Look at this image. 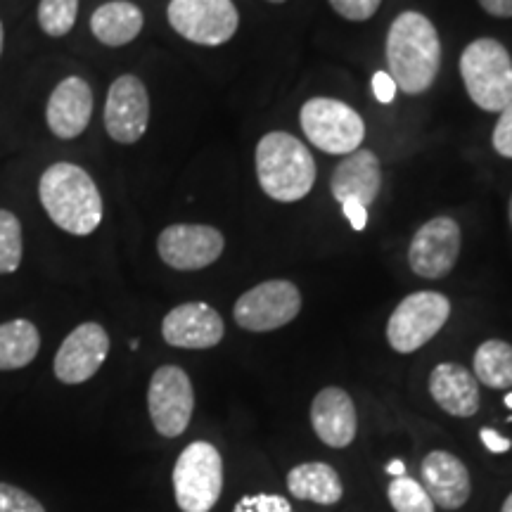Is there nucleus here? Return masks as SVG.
I'll return each instance as SVG.
<instances>
[{"label":"nucleus","instance_id":"4be33fe9","mask_svg":"<svg viewBox=\"0 0 512 512\" xmlns=\"http://www.w3.org/2000/svg\"><path fill=\"white\" fill-rule=\"evenodd\" d=\"M145 17L138 5L128 3V0H110V3L100 5L91 15V31L102 46L121 48L136 41L140 31H143Z\"/></svg>","mask_w":512,"mask_h":512},{"label":"nucleus","instance_id":"dca6fc26","mask_svg":"<svg viewBox=\"0 0 512 512\" xmlns=\"http://www.w3.org/2000/svg\"><path fill=\"white\" fill-rule=\"evenodd\" d=\"M93 117V91L81 76H67L53 88L46 107L50 133L62 140H74L86 131Z\"/></svg>","mask_w":512,"mask_h":512},{"label":"nucleus","instance_id":"c9c22d12","mask_svg":"<svg viewBox=\"0 0 512 512\" xmlns=\"http://www.w3.org/2000/svg\"><path fill=\"white\" fill-rule=\"evenodd\" d=\"M387 472L394 477H403L406 475V463H403V460H392V463L387 465Z\"/></svg>","mask_w":512,"mask_h":512},{"label":"nucleus","instance_id":"412c9836","mask_svg":"<svg viewBox=\"0 0 512 512\" xmlns=\"http://www.w3.org/2000/svg\"><path fill=\"white\" fill-rule=\"evenodd\" d=\"M287 491L297 501L337 505L344 496L342 477L328 463H302L287 472Z\"/></svg>","mask_w":512,"mask_h":512},{"label":"nucleus","instance_id":"20e7f679","mask_svg":"<svg viewBox=\"0 0 512 512\" xmlns=\"http://www.w3.org/2000/svg\"><path fill=\"white\" fill-rule=\"evenodd\" d=\"M460 76L479 110L503 112L512 102V57L496 38H477L463 50Z\"/></svg>","mask_w":512,"mask_h":512},{"label":"nucleus","instance_id":"a878e982","mask_svg":"<svg viewBox=\"0 0 512 512\" xmlns=\"http://www.w3.org/2000/svg\"><path fill=\"white\" fill-rule=\"evenodd\" d=\"M22 223L12 211L0 209V275L15 273L22 264Z\"/></svg>","mask_w":512,"mask_h":512},{"label":"nucleus","instance_id":"f03ea898","mask_svg":"<svg viewBox=\"0 0 512 512\" xmlns=\"http://www.w3.org/2000/svg\"><path fill=\"white\" fill-rule=\"evenodd\" d=\"M38 197L57 228L69 235H91L102 221V197L86 169L72 162L50 164L38 181Z\"/></svg>","mask_w":512,"mask_h":512},{"label":"nucleus","instance_id":"7c9ffc66","mask_svg":"<svg viewBox=\"0 0 512 512\" xmlns=\"http://www.w3.org/2000/svg\"><path fill=\"white\" fill-rule=\"evenodd\" d=\"M494 150L501 157L512 159V102L498 117V124L494 128Z\"/></svg>","mask_w":512,"mask_h":512},{"label":"nucleus","instance_id":"2f4dec72","mask_svg":"<svg viewBox=\"0 0 512 512\" xmlns=\"http://www.w3.org/2000/svg\"><path fill=\"white\" fill-rule=\"evenodd\" d=\"M396 91H399V88H396L394 79L387 72H377L373 76V93H375L377 102H382V105H389V102L394 100Z\"/></svg>","mask_w":512,"mask_h":512},{"label":"nucleus","instance_id":"72a5a7b5","mask_svg":"<svg viewBox=\"0 0 512 512\" xmlns=\"http://www.w3.org/2000/svg\"><path fill=\"white\" fill-rule=\"evenodd\" d=\"M342 209H344V216H347L351 226H354V230H363L368 226V209L366 207H361V204H356V202H344Z\"/></svg>","mask_w":512,"mask_h":512},{"label":"nucleus","instance_id":"bb28decb","mask_svg":"<svg viewBox=\"0 0 512 512\" xmlns=\"http://www.w3.org/2000/svg\"><path fill=\"white\" fill-rule=\"evenodd\" d=\"M79 17V0H41L38 3V27L48 36L60 38L74 29Z\"/></svg>","mask_w":512,"mask_h":512},{"label":"nucleus","instance_id":"58836bf2","mask_svg":"<svg viewBox=\"0 0 512 512\" xmlns=\"http://www.w3.org/2000/svg\"><path fill=\"white\" fill-rule=\"evenodd\" d=\"M505 406H508V408H512V394H508V396H505Z\"/></svg>","mask_w":512,"mask_h":512},{"label":"nucleus","instance_id":"c85d7f7f","mask_svg":"<svg viewBox=\"0 0 512 512\" xmlns=\"http://www.w3.org/2000/svg\"><path fill=\"white\" fill-rule=\"evenodd\" d=\"M0 512H46V508L19 486L0 482Z\"/></svg>","mask_w":512,"mask_h":512},{"label":"nucleus","instance_id":"423d86ee","mask_svg":"<svg viewBox=\"0 0 512 512\" xmlns=\"http://www.w3.org/2000/svg\"><path fill=\"white\" fill-rule=\"evenodd\" d=\"M299 121H302V131L309 143L328 155L347 157L351 152L361 150L363 140H366V124H363L361 114L347 102L335 98L306 100Z\"/></svg>","mask_w":512,"mask_h":512},{"label":"nucleus","instance_id":"f704fd0d","mask_svg":"<svg viewBox=\"0 0 512 512\" xmlns=\"http://www.w3.org/2000/svg\"><path fill=\"white\" fill-rule=\"evenodd\" d=\"M479 5L494 17H512V0H479Z\"/></svg>","mask_w":512,"mask_h":512},{"label":"nucleus","instance_id":"0eeeda50","mask_svg":"<svg viewBox=\"0 0 512 512\" xmlns=\"http://www.w3.org/2000/svg\"><path fill=\"white\" fill-rule=\"evenodd\" d=\"M451 302L441 292H413L403 297L387 323V342L396 354H413L446 325Z\"/></svg>","mask_w":512,"mask_h":512},{"label":"nucleus","instance_id":"9d476101","mask_svg":"<svg viewBox=\"0 0 512 512\" xmlns=\"http://www.w3.org/2000/svg\"><path fill=\"white\" fill-rule=\"evenodd\" d=\"M147 411L162 437H181L188 430L195 411V392L188 373L178 366H162L150 377Z\"/></svg>","mask_w":512,"mask_h":512},{"label":"nucleus","instance_id":"5701e85b","mask_svg":"<svg viewBox=\"0 0 512 512\" xmlns=\"http://www.w3.org/2000/svg\"><path fill=\"white\" fill-rule=\"evenodd\" d=\"M41 349L38 328L27 318L0 325V370L27 368Z\"/></svg>","mask_w":512,"mask_h":512},{"label":"nucleus","instance_id":"aec40b11","mask_svg":"<svg viewBox=\"0 0 512 512\" xmlns=\"http://www.w3.org/2000/svg\"><path fill=\"white\" fill-rule=\"evenodd\" d=\"M430 394L453 418H472L479 411V382L458 363H439L430 375Z\"/></svg>","mask_w":512,"mask_h":512},{"label":"nucleus","instance_id":"f257e3e1","mask_svg":"<svg viewBox=\"0 0 512 512\" xmlns=\"http://www.w3.org/2000/svg\"><path fill=\"white\" fill-rule=\"evenodd\" d=\"M441 41L434 24L422 12L406 10L394 19L387 34V67L396 88L420 95L437 81Z\"/></svg>","mask_w":512,"mask_h":512},{"label":"nucleus","instance_id":"393cba45","mask_svg":"<svg viewBox=\"0 0 512 512\" xmlns=\"http://www.w3.org/2000/svg\"><path fill=\"white\" fill-rule=\"evenodd\" d=\"M387 496L394 512H437V505H434L430 494L413 477H394Z\"/></svg>","mask_w":512,"mask_h":512},{"label":"nucleus","instance_id":"9b49d317","mask_svg":"<svg viewBox=\"0 0 512 512\" xmlns=\"http://www.w3.org/2000/svg\"><path fill=\"white\" fill-rule=\"evenodd\" d=\"M226 238L214 226L174 223L164 228L157 240L159 259L174 271H202L223 254Z\"/></svg>","mask_w":512,"mask_h":512},{"label":"nucleus","instance_id":"2eb2a0df","mask_svg":"<svg viewBox=\"0 0 512 512\" xmlns=\"http://www.w3.org/2000/svg\"><path fill=\"white\" fill-rule=\"evenodd\" d=\"M226 335L221 313L204 302L176 306L164 316L162 337L176 349H211Z\"/></svg>","mask_w":512,"mask_h":512},{"label":"nucleus","instance_id":"ea45409f","mask_svg":"<svg viewBox=\"0 0 512 512\" xmlns=\"http://www.w3.org/2000/svg\"><path fill=\"white\" fill-rule=\"evenodd\" d=\"M508 216H510V226H512V197H510V207H508Z\"/></svg>","mask_w":512,"mask_h":512},{"label":"nucleus","instance_id":"cd10ccee","mask_svg":"<svg viewBox=\"0 0 512 512\" xmlns=\"http://www.w3.org/2000/svg\"><path fill=\"white\" fill-rule=\"evenodd\" d=\"M233 512H294V508L285 496L278 494H247L235 503Z\"/></svg>","mask_w":512,"mask_h":512},{"label":"nucleus","instance_id":"4468645a","mask_svg":"<svg viewBox=\"0 0 512 512\" xmlns=\"http://www.w3.org/2000/svg\"><path fill=\"white\" fill-rule=\"evenodd\" d=\"M110 354V335L100 323H81L57 349L53 370L62 384L88 382Z\"/></svg>","mask_w":512,"mask_h":512},{"label":"nucleus","instance_id":"f8f14e48","mask_svg":"<svg viewBox=\"0 0 512 512\" xmlns=\"http://www.w3.org/2000/svg\"><path fill=\"white\" fill-rule=\"evenodd\" d=\"M463 235L460 226L448 216H437L418 228L408 247V264L418 278L441 280L456 266Z\"/></svg>","mask_w":512,"mask_h":512},{"label":"nucleus","instance_id":"b1692460","mask_svg":"<svg viewBox=\"0 0 512 512\" xmlns=\"http://www.w3.org/2000/svg\"><path fill=\"white\" fill-rule=\"evenodd\" d=\"M477 382L491 389L512 387V344L503 339H489L475 351Z\"/></svg>","mask_w":512,"mask_h":512},{"label":"nucleus","instance_id":"39448f33","mask_svg":"<svg viewBox=\"0 0 512 512\" xmlns=\"http://www.w3.org/2000/svg\"><path fill=\"white\" fill-rule=\"evenodd\" d=\"M174 496L183 512H209L223 494V458L209 441H192L174 465Z\"/></svg>","mask_w":512,"mask_h":512},{"label":"nucleus","instance_id":"473e14b6","mask_svg":"<svg viewBox=\"0 0 512 512\" xmlns=\"http://www.w3.org/2000/svg\"><path fill=\"white\" fill-rule=\"evenodd\" d=\"M479 439H482V444L489 448L491 453H508L512 448V441L505 439L503 434H498L496 430H491V427H484V430L479 432Z\"/></svg>","mask_w":512,"mask_h":512},{"label":"nucleus","instance_id":"a211bd4d","mask_svg":"<svg viewBox=\"0 0 512 512\" xmlns=\"http://www.w3.org/2000/svg\"><path fill=\"white\" fill-rule=\"evenodd\" d=\"M311 427L330 448H347L358 434L354 399L339 387H325L311 403Z\"/></svg>","mask_w":512,"mask_h":512},{"label":"nucleus","instance_id":"ddd939ff","mask_svg":"<svg viewBox=\"0 0 512 512\" xmlns=\"http://www.w3.org/2000/svg\"><path fill=\"white\" fill-rule=\"evenodd\" d=\"M150 124V95L145 83L133 74L119 76L107 91L105 128L119 145H133L145 136Z\"/></svg>","mask_w":512,"mask_h":512},{"label":"nucleus","instance_id":"f3484780","mask_svg":"<svg viewBox=\"0 0 512 512\" xmlns=\"http://www.w3.org/2000/svg\"><path fill=\"white\" fill-rule=\"evenodd\" d=\"M422 489L441 510H458L470 501L472 479L465 463L448 451L427 453L420 465Z\"/></svg>","mask_w":512,"mask_h":512},{"label":"nucleus","instance_id":"1a4fd4ad","mask_svg":"<svg viewBox=\"0 0 512 512\" xmlns=\"http://www.w3.org/2000/svg\"><path fill=\"white\" fill-rule=\"evenodd\" d=\"M302 311V292L290 280H266L235 302L233 318L247 332H273L290 325Z\"/></svg>","mask_w":512,"mask_h":512},{"label":"nucleus","instance_id":"6ab92c4d","mask_svg":"<svg viewBox=\"0 0 512 512\" xmlns=\"http://www.w3.org/2000/svg\"><path fill=\"white\" fill-rule=\"evenodd\" d=\"M332 195L339 204L356 202L370 207L382 188V164L375 152L356 150L337 166L330 181Z\"/></svg>","mask_w":512,"mask_h":512},{"label":"nucleus","instance_id":"6e6552de","mask_svg":"<svg viewBox=\"0 0 512 512\" xmlns=\"http://www.w3.org/2000/svg\"><path fill=\"white\" fill-rule=\"evenodd\" d=\"M169 24L178 36L197 46H223L240 27L233 0H171Z\"/></svg>","mask_w":512,"mask_h":512},{"label":"nucleus","instance_id":"c756f323","mask_svg":"<svg viewBox=\"0 0 512 512\" xmlns=\"http://www.w3.org/2000/svg\"><path fill=\"white\" fill-rule=\"evenodd\" d=\"M332 10L349 22H366L380 10L382 0H330Z\"/></svg>","mask_w":512,"mask_h":512},{"label":"nucleus","instance_id":"e433bc0d","mask_svg":"<svg viewBox=\"0 0 512 512\" xmlns=\"http://www.w3.org/2000/svg\"><path fill=\"white\" fill-rule=\"evenodd\" d=\"M501 512H512V494L505 498V503H503V510Z\"/></svg>","mask_w":512,"mask_h":512},{"label":"nucleus","instance_id":"a19ab883","mask_svg":"<svg viewBox=\"0 0 512 512\" xmlns=\"http://www.w3.org/2000/svg\"><path fill=\"white\" fill-rule=\"evenodd\" d=\"M268 3H275V5H280V3H285V0H268Z\"/></svg>","mask_w":512,"mask_h":512},{"label":"nucleus","instance_id":"4c0bfd02","mask_svg":"<svg viewBox=\"0 0 512 512\" xmlns=\"http://www.w3.org/2000/svg\"><path fill=\"white\" fill-rule=\"evenodd\" d=\"M3 41H5V31H3V22H0V55H3Z\"/></svg>","mask_w":512,"mask_h":512},{"label":"nucleus","instance_id":"7ed1b4c3","mask_svg":"<svg viewBox=\"0 0 512 512\" xmlns=\"http://www.w3.org/2000/svg\"><path fill=\"white\" fill-rule=\"evenodd\" d=\"M256 176L275 202H299L316 183V159L292 133L271 131L256 145Z\"/></svg>","mask_w":512,"mask_h":512}]
</instances>
